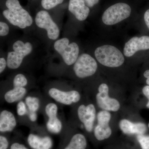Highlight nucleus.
Segmentation results:
<instances>
[{
    "label": "nucleus",
    "instance_id": "nucleus-1",
    "mask_svg": "<svg viewBox=\"0 0 149 149\" xmlns=\"http://www.w3.org/2000/svg\"><path fill=\"white\" fill-rule=\"evenodd\" d=\"M6 6L7 9L3 12V14L10 24L21 29L32 25V16L22 7L18 0H7Z\"/></svg>",
    "mask_w": 149,
    "mask_h": 149
},
{
    "label": "nucleus",
    "instance_id": "nucleus-2",
    "mask_svg": "<svg viewBox=\"0 0 149 149\" xmlns=\"http://www.w3.org/2000/svg\"><path fill=\"white\" fill-rule=\"evenodd\" d=\"M95 56L100 63L107 67L116 68L125 61L121 52L114 46L105 45L99 47L95 52Z\"/></svg>",
    "mask_w": 149,
    "mask_h": 149
},
{
    "label": "nucleus",
    "instance_id": "nucleus-3",
    "mask_svg": "<svg viewBox=\"0 0 149 149\" xmlns=\"http://www.w3.org/2000/svg\"><path fill=\"white\" fill-rule=\"evenodd\" d=\"M131 13V8L127 3H117L111 6L104 12L102 20L106 25H113L128 18Z\"/></svg>",
    "mask_w": 149,
    "mask_h": 149
},
{
    "label": "nucleus",
    "instance_id": "nucleus-4",
    "mask_svg": "<svg viewBox=\"0 0 149 149\" xmlns=\"http://www.w3.org/2000/svg\"><path fill=\"white\" fill-rule=\"evenodd\" d=\"M13 51L8 53L7 66L11 69H16L21 65L26 56L31 54L32 45L29 42L24 43L21 40H17L13 46Z\"/></svg>",
    "mask_w": 149,
    "mask_h": 149
},
{
    "label": "nucleus",
    "instance_id": "nucleus-5",
    "mask_svg": "<svg viewBox=\"0 0 149 149\" xmlns=\"http://www.w3.org/2000/svg\"><path fill=\"white\" fill-rule=\"evenodd\" d=\"M54 47L67 65L74 64L78 58L79 53L78 45L75 42L70 43L68 38L64 37L57 40L55 42Z\"/></svg>",
    "mask_w": 149,
    "mask_h": 149
},
{
    "label": "nucleus",
    "instance_id": "nucleus-6",
    "mask_svg": "<svg viewBox=\"0 0 149 149\" xmlns=\"http://www.w3.org/2000/svg\"><path fill=\"white\" fill-rule=\"evenodd\" d=\"M97 64L93 57L87 54L79 56L73 66L75 75L80 78L90 77L95 73Z\"/></svg>",
    "mask_w": 149,
    "mask_h": 149
},
{
    "label": "nucleus",
    "instance_id": "nucleus-7",
    "mask_svg": "<svg viewBox=\"0 0 149 149\" xmlns=\"http://www.w3.org/2000/svg\"><path fill=\"white\" fill-rule=\"evenodd\" d=\"M35 21L37 27L47 31L49 39L55 40L58 38L60 29L47 11L42 10L38 12L35 17Z\"/></svg>",
    "mask_w": 149,
    "mask_h": 149
},
{
    "label": "nucleus",
    "instance_id": "nucleus-8",
    "mask_svg": "<svg viewBox=\"0 0 149 149\" xmlns=\"http://www.w3.org/2000/svg\"><path fill=\"white\" fill-rule=\"evenodd\" d=\"M98 91L96 95V101L99 107L107 111H117L119 109L120 103L116 99L110 97L109 88L106 84H101Z\"/></svg>",
    "mask_w": 149,
    "mask_h": 149
},
{
    "label": "nucleus",
    "instance_id": "nucleus-9",
    "mask_svg": "<svg viewBox=\"0 0 149 149\" xmlns=\"http://www.w3.org/2000/svg\"><path fill=\"white\" fill-rule=\"evenodd\" d=\"M111 118V114L107 111H101L98 113L97 125L94 129V135L98 141H103L111 136L112 130L109 125Z\"/></svg>",
    "mask_w": 149,
    "mask_h": 149
},
{
    "label": "nucleus",
    "instance_id": "nucleus-10",
    "mask_svg": "<svg viewBox=\"0 0 149 149\" xmlns=\"http://www.w3.org/2000/svg\"><path fill=\"white\" fill-rule=\"evenodd\" d=\"M49 95L56 101L67 105L76 103L80 100V95L76 91H63L56 88H52L49 90Z\"/></svg>",
    "mask_w": 149,
    "mask_h": 149
},
{
    "label": "nucleus",
    "instance_id": "nucleus-11",
    "mask_svg": "<svg viewBox=\"0 0 149 149\" xmlns=\"http://www.w3.org/2000/svg\"><path fill=\"white\" fill-rule=\"evenodd\" d=\"M149 49V36L135 37L125 43L123 49V53L125 56L129 57L132 56L138 51L146 50Z\"/></svg>",
    "mask_w": 149,
    "mask_h": 149
},
{
    "label": "nucleus",
    "instance_id": "nucleus-12",
    "mask_svg": "<svg viewBox=\"0 0 149 149\" xmlns=\"http://www.w3.org/2000/svg\"><path fill=\"white\" fill-rule=\"evenodd\" d=\"M77 115L86 130L88 132H92L96 117V109L94 105H81L77 109Z\"/></svg>",
    "mask_w": 149,
    "mask_h": 149
},
{
    "label": "nucleus",
    "instance_id": "nucleus-13",
    "mask_svg": "<svg viewBox=\"0 0 149 149\" xmlns=\"http://www.w3.org/2000/svg\"><path fill=\"white\" fill-rule=\"evenodd\" d=\"M68 10L80 21L85 20L90 12V8L86 5L85 0H69Z\"/></svg>",
    "mask_w": 149,
    "mask_h": 149
},
{
    "label": "nucleus",
    "instance_id": "nucleus-14",
    "mask_svg": "<svg viewBox=\"0 0 149 149\" xmlns=\"http://www.w3.org/2000/svg\"><path fill=\"white\" fill-rule=\"evenodd\" d=\"M119 125L121 131L127 135H143L147 131L146 125L144 123H133L127 119L120 120Z\"/></svg>",
    "mask_w": 149,
    "mask_h": 149
},
{
    "label": "nucleus",
    "instance_id": "nucleus-15",
    "mask_svg": "<svg viewBox=\"0 0 149 149\" xmlns=\"http://www.w3.org/2000/svg\"><path fill=\"white\" fill-rule=\"evenodd\" d=\"M27 142L32 149H51L53 141L49 136L40 137L34 134H30L27 138Z\"/></svg>",
    "mask_w": 149,
    "mask_h": 149
},
{
    "label": "nucleus",
    "instance_id": "nucleus-16",
    "mask_svg": "<svg viewBox=\"0 0 149 149\" xmlns=\"http://www.w3.org/2000/svg\"><path fill=\"white\" fill-rule=\"evenodd\" d=\"M16 118L12 113L7 110H3L0 113V131L11 132L16 127Z\"/></svg>",
    "mask_w": 149,
    "mask_h": 149
},
{
    "label": "nucleus",
    "instance_id": "nucleus-17",
    "mask_svg": "<svg viewBox=\"0 0 149 149\" xmlns=\"http://www.w3.org/2000/svg\"><path fill=\"white\" fill-rule=\"evenodd\" d=\"M58 112H52L46 113L48 117L47 127L49 132L54 134H58L61 131L62 124L57 117Z\"/></svg>",
    "mask_w": 149,
    "mask_h": 149
},
{
    "label": "nucleus",
    "instance_id": "nucleus-18",
    "mask_svg": "<svg viewBox=\"0 0 149 149\" xmlns=\"http://www.w3.org/2000/svg\"><path fill=\"white\" fill-rule=\"evenodd\" d=\"M26 92V89L24 88H14L5 94L4 99L8 103H13L23 98Z\"/></svg>",
    "mask_w": 149,
    "mask_h": 149
},
{
    "label": "nucleus",
    "instance_id": "nucleus-19",
    "mask_svg": "<svg viewBox=\"0 0 149 149\" xmlns=\"http://www.w3.org/2000/svg\"><path fill=\"white\" fill-rule=\"evenodd\" d=\"M87 141L85 136L77 133L72 136L71 140L64 149H86Z\"/></svg>",
    "mask_w": 149,
    "mask_h": 149
},
{
    "label": "nucleus",
    "instance_id": "nucleus-20",
    "mask_svg": "<svg viewBox=\"0 0 149 149\" xmlns=\"http://www.w3.org/2000/svg\"><path fill=\"white\" fill-rule=\"evenodd\" d=\"M25 103L30 111H37L40 107V101L36 97H27L25 99Z\"/></svg>",
    "mask_w": 149,
    "mask_h": 149
},
{
    "label": "nucleus",
    "instance_id": "nucleus-21",
    "mask_svg": "<svg viewBox=\"0 0 149 149\" xmlns=\"http://www.w3.org/2000/svg\"><path fill=\"white\" fill-rule=\"evenodd\" d=\"M13 83L14 88H24L27 85L28 82L24 74H18L14 77Z\"/></svg>",
    "mask_w": 149,
    "mask_h": 149
},
{
    "label": "nucleus",
    "instance_id": "nucleus-22",
    "mask_svg": "<svg viewBox=\"0 0 149 149\" xmlns=\"http://www.w3.org/2000/svg\"><path fill=\"white\" fill-rule=\"evenodd\" d=\"M64 0H42L41 5L46 10L52 9L63 2Z\"/></svg>",
    "mask_w": 149,
    "mask_h": 149
},
{
    "label": "nucleus",
    "instance_id": "nucleus-23",
    "mask_svg": "<svg viewBox=\"0 0 149 149\" xmlns=\"http://www.w3.org/2000/svg\"><path fill=\"white\" fill-rule=\"evenodd\" d=\"M137 140L139 142L142 149H149V136L143 135H138Z\"/></svg>",
    "mask_w": 149,
    "mask_h": 149
},
{
    "label": "nucleus",
    "instance_id": "nucleus-24",
    "mask_svg": "<svg viewBox=\"0 0 149 149\" xmlns=\"http://www.w3.org/2000/svg\"><path fill=\"white\" fill-rule=\"evenodd\" d=\"M26 104L22 101L19 102L17 105V113L19 116H23L27 113Z\"/></svg>",
    "mask_w": 149,
    "mask_h": 149
},
{
    "label": "nucleus",
    "instance_id": "nucleus-25",
    "mask_svg": "<svg viewBox=\"0 0 149 149\" xmlns=\"http://www.w3.org/2000/svg\"><path fill=\"white\" fill-rule=\"evenodd\" d=\"M9 32V27L5 22H0V36H6Z\"/></svg>",
    "mask_w": 149,
    "mask_h": 149
},
{
    "label": "nucleus",
    "instance_id": "nucleus-26",
    "mask_svg": "<svg viewBox=\"0 0 149 149\" xmlns=\"http://www.w3.org/2000/svg\"><path fill=\"white\" fill-rule=\"evenodd\" d=\"M8 146V141L7 138L3 136H0V149H7Z\"/></svg>",
    "mask_w": 149,
    "mask_h": 149
},
{
    "label": "nucleus",
    "instance_id": "nucleus-27",
    "mask_svg": "<svg viewBox=\"0 0 149 149\" xmlns=\"http://www.w3.org/2000/svg\"><path fill=\"white\" fill-rule=\"evenodd\" d=\"M7 66V62L4 58H0V73H1Z\"/></svg>",
    "mask_w": 149,
    "mask_h": 149
},
{
    "label": "nucleus",
    "instance_id": "nucleus-28",
    "mask_svg": "<svg viewBox=\"0 0 149 149\" xmlns=\"http://www.w3.org/2000/svg\"><path fill=\"white\" fill-rule=\"evenodd\" d=\"M143 94H144V95L146 96V97L148 100V103L147 104L146 107L147 108L149 109V85H147V86H145L143 88Z\"/></svg>",
    "mask_w": 149,
    "mask_h": 149
},
{
    "label": "nucleus",
    "instance_id": "nucleus-29",
    "mask_svg": "<svg viewBox=\"0 0 149 149\" xmlns=\"http://www.w3.org/2000/svg\"><path fill=\"white\" fill-rule=\"evenodd\" d=\"M10 149H28L23 144L18 143H15L10 146Z\"/></svg>",
    "mask_w": 149,
    "mask_h": 149
},
{
    "label": "nucleus",
    "instance_id": "nucleus-30",
    "mask_svg": "<svg viewBox=\"0 0 149 149\" xmlns=\"http://www.w3.org/2000/svg\"><path fill=\"white\" fill-rule=\"evenodd\" d=\"M100 0H85V3L88 7L92 8L97 4Z\"/></svg>",
    "mask_w": 149,
    "mask_h": 149
},
{
    "label": "nucleus",
    "instance_id": "nucleus-31",
    "mask_svg": "<svg viewBox=\"0 0 149 149\" xmlns=\"http://www.w3.org/2000/svg\"><path fill=\"white\" fill-rule=\"evenodd\" d=\"M144 18L146 24L149 29V9L144 14Z\"/></svg>",
    "mask_w": 149,
    "mask_h": 149
},
{
    "label": "nucleus",
    "instance_id": "nucleus-32",
    "mask_svg": "<svg viewBox=\"0 0 149 149\" xmlns=\"http://www.w3.org/2000/svg\"><path fill=\"white\" fill-rule=\"evenodd\" d=\"M29 118L32 122H35L37 119V116L36 112L30 111L29 114Z\"/></svg>",
    "mask_w": 149,
    "mask_h": 149
},
{
    "label": "nucleus",
    "instance_id": "nucleus-33",
    "mask_svg": "<svg viewBox=\"0 0 149 149\" xmlns=\"http://www.w3.org/2000/svg\"><path fill=\"white\" fill-rule=\"evenodd\" d=\"M144 76L146 78H147L146 83L147 85L149 86V70H146L145 72H144L143 74Z\"/></svg>",
    "mask_w": 149,
    "mask_h": 149
},
{
    "label": "nucleus",
    "instance_id": "nucleus-34",
    "mask_svg": "<svg viewBox=\"0 0 149 149\" xmlns=\"http://www.w3.org/2000/svg\"><path fill=\"white\" fill-rule=\"evenodd\" d=\"M148 127H149V124H148Z\"/></svg>",
    "mask_w": 149,
    "mask_h": 149
}]
</instances>
